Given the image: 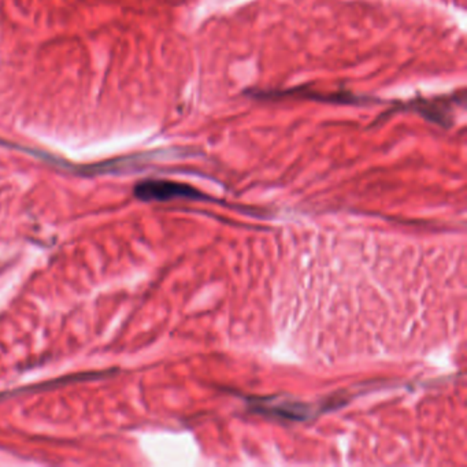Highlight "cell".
Wrapping results in <instances>:
<instances>
[{"mask_svg":"<svg viewBox=\"0 0 467 467\" xmlns=\"http://www.w3.org/2000/svg\"><path fill=\"white\" fill-rule=\"evenodd\" d=\"M135 196L142 202H170L176 199L203 200L206 195L192 186L169 180H145L135 187Z\"/></svg>","mask_w":467,"mask_h":467,"instance_id":"cell-1","label":"cell"},{"mask_svg":"<svg viewBox=\"0 0 467 467\" xmlns=\"http://www.w3.org/2000/svg\"><path fill=\"white\" fill-rule=\"evenodd\" d=\"M258 411H262L263 414H272L280 418H288L292 420H302L306 418V407L297 403H281V404H276V406H270V404H265L262 407L258 406Z\"/></svg>","mask_w":467,"mask_h":467,"instance_id":"cell-2","label":"cell"}]
</instances>
